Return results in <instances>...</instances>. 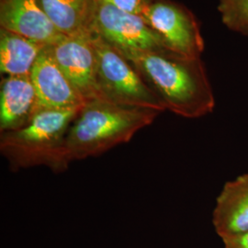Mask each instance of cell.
Listing matches in <instances>:
<instances>
[{
  "mask_svg": "<svg viewBox=\"0 0 248 248\" xmlns=\"http://www.w3.org/2000/svg\"><path fill=\"white\" fill-rule=\"evenodd\" d=\"M117 51L132 63L167 110L186 119L213 112L214 93L202 57H187L168 49Z\"/></svg>",
  "mask_w": 248,
  "mask_h": 248,
  "instance_id": "obj_1",
  "label": "cell"
},
{
  "mask_svg": "<svg viewBox=\"0 0 248 248\" xmlns=\"http://www.w3.org/2000/svg\"><path fill=\"white\" fill-rule=\"evenodd\" d=\"M160 112L121 106L106 99L86 102L71 124L65 142L69 162L98 156L129 142Z\"/></svg>",
  "mask_w": 248,
  "mask_h": 248,
  "instance_id": "obj_2",
  "label": "cell"
},
{
  "mask_svg": "<svg viewBox=\"0 0 248 248\" xmlns=\"http://www.w3.org/2000/svg\"><path fill=\"white\" fill-rule=\"evenodd\" d=\"M81 109H40L30 124L0 133V152L12 171L45 167L62 173L71 164L65 142L68 130Z\"/></svg>",
  "mask_w": 248,
  "mask_h": 248,
  "instance_id": "obj_3",
  "label": "cell"
},
{
  "mask_svg": "<svg viewBox=\"0 0 248 248\" xmlns=\"http://www.w3.org/2000/svg\"><path fill=\"white\" fill-rule=\"evenodd\" d=\"M92 43L97 58V83L103 98L118 105L155 110L166 108L124 55L96 32Z\"/></svg>",
  "mask_w": 248,
  "mask_h": 248,
  "instance_id": "obj_4",
  "label": "cell"
},
{
  "mask_svg": "<svg viewBox=\"0 0 248 248\" xmlns=\"http://www.w3.org/2000/svg\"><path fill=\"white\" fill-rule=\"evenodd\" d=\"M165 47L187 57H202L205 43L194 13L174 0H153L142 14Z\"/></svg>",
  "mask_w": 248,
  "mask_h": 248,
  "instance_id": "obj_5",
  "label": "cell"
},
{
  "mask_svg": "<svg viewBox=\"0 0 248 248\" xmlns=\"http://www.w3.org/2000/svg\"><path fill=\"white\" fill-rule=\"evenodd\" d=\"M97 2L93 31L115 49L138 52L167 49L143 16Z\"/></svg>",
  "mask_w": 248,
  "mask_h": 248,
  "instance_id": "obj_6",
  "label": "cell"
},
{
  "mask_svg": "<svg viewBox=\"0 0 248 248\" xmlns=\"http://www.w3.org/2000/svg\"><path fill=\"white\" fill-rule=\"evenodd\" d=\"M92 32L63 36L51 45L55 61L86 102L105 99L97 83V58Z\"/></svg>",
  "mask_w": 248,
  "mask_h": 248,
  "instance_id": "obj_7",
  "label": "cell"
},
{
  "mask_svg": "<svg viewBox=\"0 0 248 248\" xmlns=\"http://www.w3.org/2000/svg\"><path fill=\"white\" fill-rule=\"evenodd\" d=\"M40 109H81L84 98L63 74L53 57L51 45H47L38 57L31 74Z\"/></svg>",
  "mask_w": 248,
  "mask_h": 248,
  "instance_id": "obj_8",
  "label": "cell"
},
{
  "mask_svg": "<svg viewBox=\"0 0 248 248\" xmlns=\"http://www.w3.org/2000/svg\"><path fill=\"white\" fill-rule=\"evenodd\" d=\"M0 29L45 45L65 36L53 25L38 0H0Z\"/></svg>",
  "mask_w": 248,
  "mask_h": 248,
  "instance_id": "obj_9",
  "label": "cell"
},
{
  "mask_svg": "<svg viewBox=\"0 0 248 248\" xmlns=\"http://www.w3.org/2000/svg\"><path fill=\"white\" fill-rule=\"evenodd\" d=\"M37 111V95L31 77L4 76L0 86V133L25 127Z\"/></svg>",
  "mask_w": 248,
  "mask_h": 248,
  "instance_id": "obj_10",
  "label": "cell"
},
{
  "mask_svg": "<svg viewBox=\"0 0 248 248\" xmlns=\"http://www.w3.org/2000/svg\"><path fill=\"white\" fill-rule=\"evenodd\" d=\"M215 232L222 239L248 231V173L226 182L213 213Z\"/></svg>",
  "mask_w": 248,
  "mask_h": 248,
  "instance_id": "obj_11",
  "label": "cell"
},
{
  "mask_svg": "<svg viewBox=\"0 0 248 248\" xmlns=\"http://www.w3.org/2000/svg\"><path fill=\"white\" fill-rule=\"evenodd\" d=\"M38 2L63 35L93 31L97 0H38Z\"/></svg>",
  "mask_w": 248,
  "mask_h": 248,
  "instance_id": "obj_12",
  "label": "cell"
},
{
  "mask_svg": "<svg viewBox=\"0 0 248 248\" xmlns=\"http://www.w3.org/2000/svg\"><path fill=\"white\" fill-rule=\"evenodd\" d=\"M47 45L0 29V71L4 76H30Z\"/></svg>",
  "mask_w": 248,
  "mask_h": 248,
  "instance_id": "obj_13",
  "label": "cell"
},
{
  "mask_svg": "<svg viewBox=\"0 0 248 248\" xmlns=\"http://www.w3.org/2000/svg\"><path fill=\"white\" fill-rule=\"evenodd\" d=\"M217 9L229 31L248 36V0H218Z\"/></svg>",
  "mask_w": 248,
  "mask_h": 248,
  "instance_id": "obj_14",
  "label": "cell"
},
{
  "mask_svg": "<svg viewBox=\"0 0 248 248\" xmlns=\"http://www.w3.org/2000/svg\"><path fill=\"white\" fill-rule=\"evenodd\" d=\"M128 13L142 15L153 0H97Z\"/></svg>",
  "mask_w": 248,
  "mask_h": 248,
  "instance_id": "obj_15",
  "label": "cell"
},
{
  "mask_svg": "<svg viewBox=\"0 0 248 248\" xmlns=\"http://www.w3.org/2000/svg\"><path fill=\"white\" fill-rule=\"evenodd\" d=\"M224 248H248V231L222 239Z\"/></svg>",
  "mask_w": 248,
  "mask_h": 248,
  "instance_id": "obj_16",
  "label": "cell"
}]
</instances>
